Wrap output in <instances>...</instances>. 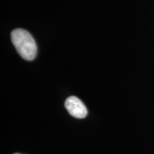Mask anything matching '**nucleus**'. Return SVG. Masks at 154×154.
I'll use <instances>...</instances> for the list:
<instances>
[{"label":"nucleus","mask_w":154,"mask_h":154,"mask_svg":"<svg viewBox=\"0 0 154 154\" xmlns=\"http://www.w3.org/2000/svg\"><path fill=\"white\" fill-rule=\"evenodd\" d=\"M11 39L17 52L23 59L26 61H32L35 59L37 47L29 32L22 29H17L11 32Z\"/></svg>","instance_id":"nucleus-1"},{"label":"nucleus","mask_w":154,"mask_h":154,"mask_svg":"<svg viewBox=\"0 0 154 154\" xmlns=\"http://www.w3.org/2000/svg\"><path fill=\"white\" fill-rule=\"evenodd\" d=\"M65 107L72 116L76 119H84L88 111L84 103L76 96H69L65 101Z\"/></svg>","instance_id":"nucleus-2"},{"label":"nucleus","mask_w":154,"mask_h":154,"mask_svg":"<svg viewBox=\"0 0 154 154\" xmlns=\"http://www.w3.org/2000/svg\"><path fill=\"white\" fill-rule=\"evenodd\" d=\"M14 154H20V153H14Z\"/></svg>","instance_id":"nucleus-3"}]
</instances>
